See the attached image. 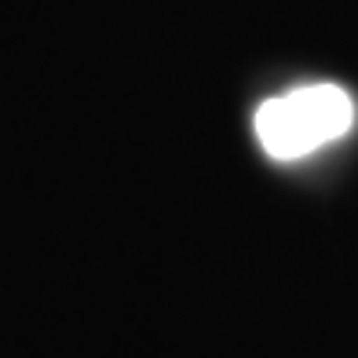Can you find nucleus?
<instances>
[{
	"label": "nucleus",
	"mask_w": 358,
	"mask_h": 358,
	"mask_svg": "<svg viewBox=\"0 0 358 358\" xmlns=\"http://www.w3.org/2000/svg\"><path fill=\"white\" fill-rule=\"evenodd\" d=\"M355 124V103L340 85H303L259 103L252 128L271 161H300L344 139Z\"/></svg>",
	"instance_id": "obj_1"
}]
</instances>
